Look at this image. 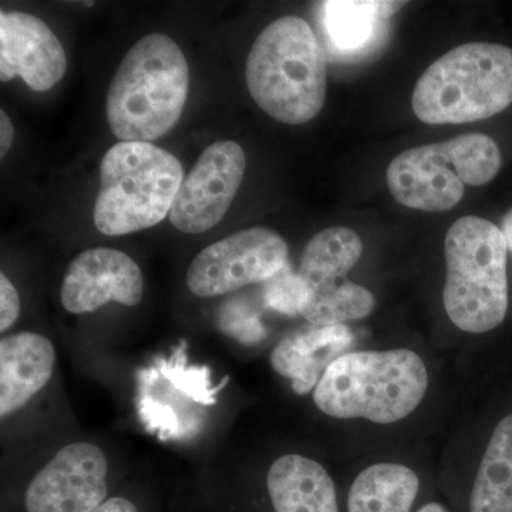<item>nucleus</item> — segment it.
I'll list each match as a JSON object with an SVG mask.
<instances>
[{
	"instance_id": "obj_1",
	"label": "nucleus",
	"mask_w": 512,
	"mask_h": 512,
	"mask_svg": "<svg viewBox=\"0 0 512 512\" xmlns=\"http://www.w3.org/2000/svg\"><path fill=\"white\" fill-rule=\"evenodd\" d=\"M190 69L171 37L153 33L138 40L120 63L107 93V121L126 143L165 136L183 116Z\"/></svg>"
},
{
	"instance_id": "obj_2",
	"label": "nucleus",
	"mask_w": 512,
	"mask_h": 512,
	"mask_svg": "<svg viewBox=\"0 0 512 512\" xmlns=\"http://www.w3.org/2000/svg\"><path fill=\"white\" fill-rule=\"evenodd\" d=\"M245 76L255 103L281 123H308L325 104V55L311 25L298 16L276 19L262 30Z\"/></svg>"
},
{
	"instance_id": "obj_3",
	"label": "nucleus",
	"mask_w": 512,
	"mask_h": 512,
	"mask_svg": "<svg viewBox=\"0 0 512 512\" xmlns=\"http://www.w3.org/2000/svg\"><path fill=\"white\" fill-rule=\"evenodd\" d=\"M427 384L426 366L412 350L346 353L326 369L313 402L336 419L390 424L417 409Z\"/></svg>"
},
{
	"instance_id": "obj_4",
	"label": "nucleus",
	"mask_w": 512,
	"mask_h": 512,
	"mask_svg": "<svg viewBox=\"0 0 512 512\" xmlns=\"http://www.w3.org/2000/svg\"><path fill=\"white\" fill-rule=\"evenodd\" d=\"M412 106L427 124L493 119L512 106V47L471 42L429 66L414 87Z\"/></svg>"
},
{
	"instance_id": "obj_5",
	"label": "nucleus",
	"mask_w": 512,
	"mask_h": 512,
	"mask_svg": "<svg viewBox=\"0 0 512 512\" xmlns=\"http://www.w3.org/2000/svg\"><path fill=\"white\" fill-rule=\"evenodd\" d=\"M444 306L468 333L490 332L504 322L510 303L508 251L503 231L485 218H460L448 229Z\"/></svg>"
},
{
	"instance_id": "obj_6",
	"label": "nucleus",
	"mask_w": 512,
	"mask_h": 512,
	"mask_svg": "<svg viewBox=\"0 0 512 512\" xmlns=\"http://www.w3.org/2000/svg\"><path fill=\"white\" fill-rule=\"evenodd\" d=\"M183 181V165L164 148L121 141L101 161L94 225L109 237L154 227L170 215Z\"/></svg>"
},
{
	"instance_id": "obj_7",
	"label": "nucleus",
	"mask_w": 512,
	"mask_h": 512,
	"mask_svg": "<svg viewBox=\"0 0 512 512\" xmlns=\"http://www.w3.org/2000/svg\"><path fill=\"white\" fill-rule=\"evenodd\" d=\"M288 264V245L272 229L252 227L215 242L195 256L187 272L188 289L214 298L266 282Z\"/></svg>"
},
{
	"instance_id": "obj_8",
	"label": "nucleus",
	"mask_w": 512,
	"mask_h": 512,
	"mask_svg": "<svg viewBox=\"0 0 512 512\" xmlns=\"http://www.w3.org/2000/svg\"><path fill=\"white\" fill-rule=\"evenodd\" d=\"M247 170L244 148L217 141L202 151L178 190L170 221L184 234H202L220 224L237 197Z\"/></svg>"
},
{
	"instance_id": "obj_9",
	"label": "nucleus",
	"mask_w": 512,
	"mask_h": 512,
	"mask_svg": "<svg viewBox=\"0 0 512 512\" xmlns=\"http://www.w3.org/2000/svg\"><path fill=\"white\" fill-rule=\"evenodd\" d=\"M456 137L399 154L386 178L394 200L407 208L443 212L463 200L467 174Z\"/></svg>"
},
{
	"instance_id": "obj_10",
	"label": "nucleus",
	"mask_w": 512,
	"mask_h": 512,
	"mask_svg": "<svg viewBox=\"0 0 512 512\" xmlns=\"http://www.w3.org/2000/svg\"><path fill=\"white\" fill-rule=\"evenodd\" d=\"M109 464L94 444L63 447L30 481L28 512H93L107 500Z\"/></svg>"
},
{
	"instance_id": "obj_11",
	"label": "nucleus",
	"mask_w": 512,
	"mask_h": 512,
	"mask_svg": "<svg viewBox=\"0 0 512 512\" xmlns=\"http://www.w3.org/2000/svg\"><path fill=\"white\" fill-rule=\"evenodd\" d=\"M143 292V274L131 256L113 248H92L67 268L60 298L66 311L83 315L111 301L136 306Z\"/></svg>"
},
{
	"instance_id": "obj_12",
	"label": "nucleus",
	"mask_w": 512,
	"mask_h": 512,
	"mask_svg": "<svg viewBox=\"0 0 512 512\" xmlns=\"http://www.w3.org/2000/svg\"><path fill=\"white\" fill-rule=\"evenodd\" d=\"M67 57L52 29L23 12L0 15V80L22 77L33 92L43 93L63 79Z\"/></svg>"
},
{
	"instance_id": "obj_13",
	"label": "nucleus",
	"mask_w": 512,
	"mask_h": 512,
	"mask_svg": "<svg viewBox=\"0 0 512 512\" xmlns=\"http://www.w3.org/2000/svg\"><path fill=\"white\" fill-rule=\"evenodd\" d=\"M55 346L45 336L20 332L0 342V416L22 409L52 379Z\"/></svg>"
},
{
	"instance_id": "obj_14",
	"label": "nucleus",
	"mask_w": 512,
	"mask_h": 512,
	"mask_svg": "<svg viewBox=\"0 0 512 512\" xmlns=\"http://www.w3.org/2000/svg\"><path fill=\"white\" fill-rule=\"evenodd\" d=\"M345 325L312 326L278 343L271 365L278 375L291 379L293 392L306 394L318 386L326 369L353 343Z\"/></svg>"
},
{
	"instance_id": "obj_15",
	"label": "nucleus",
	"mask_w": 512,
	"mask_h": 512,
	"mask_svg": "<svg viewBox=\"0 0 512 512\" xmlns=\"http://www.w3.org/2000/svg\"><path fill=\"white\" fill-rule=\"evenodd\" d=\"M268 493L275 512H339L328 471L298 454H288L272 464Z\"/></svg>"
},
{
	"instance_id": "obj_16",
	"label": "nucleus",
	"mask_w": 512,
	"mask_h": 512,
	"mask_svg": "<svg viewBox=\"0 0 512 512\" xmlns=\"http://www.w3.org/2000/svg\"><path fill=\"white\" fill-rule=\"evenodd\" d=\"M419 494V478L402 464L380 463L357 476L349 491V512H410ZM417 512H447L431 503Z\"/></svg>"
},
{
	"instance_id": "obj_17",
	"label": "nucleus",
	"mask_w": 512,
	"mask_h": 512,
	"mask_svg": "<svg viewBox=\"0 0 512 512\" xmlns=\"http://www.w3.org/2000/svg\"><path fill=\"white\" fill-rule=\"evenodd\" d=\"M362 254V239L353 229L332 227L315 235L303 251L298 272L308 296L346 282Z\"/></svg>"
},
{
	"instance_id": "obj_18",
	"label": "nucleus",
	"mask_w": 512,
	"mask_h": 512,
	"mask_svg": "<svg viewBox=\"0 0 512 512\" xmlns=\"http://www.w3.org/2000/svg\"><path fill=\"white\" fill-rule=\"evenodd\" d=\"M470 512H512V414L491 436L471 493Z\"/></svg>"
},
{
	"instance_id": "obj_19",
	"label": "nucleus",
	"mask_w": 512,
	"mask_h": 512,
	"mask_svg": "<svg viewBox=\"0 0 512 512\" xmlns=\"http://www.w3.org/2000/svg\"><path fill=\"white\" fill-rule=\"evenodd\" d=\"M403 5V2H325L326 35L340 52H356L372 39L379 19L389 18Z\"/></svg>"
},
{
	"instance_id": "obj_20",
	"label": "nucleus",
	"mask_w": 512,
	"mask_h": 512,
	"mask_svg": "<svg viewBox=\"0 0 512 512\" xmlns=\"http://www.w3.org/2000/svg\"><path fill=\"white\" fill-rule=\"evenodd\" d=\"M375 306V296L369 289L346 281L309 295L302 316L313 326L343 325L349 320L366 318Z\"/></svg>"
},
{
	"instance_id": "obj_21",
	"label": "nucleus",
	"mask_w": 512,
	"mask_h": 512,
	"mask_svg": "<svg viewBox=\"0 0 512 512\" xmlns=\"http://www.w3.org/2000/svg\"><path fill=\"white\" fill-rule=\"evenodd\" d=\"M308 301V288L299 274H293L285 266L278 275L266 281L264 302L268 308L284 315H302L303 306Z\"/></svg>"
},
{
	"instance_id": "obj_22",
	"label": "nucleus",
	"mask_w": 512,
	"mask_h": 512,
	"mask_svg": "<svg viewBox=\"0 0 512 512\" xmlns=\"http://www.w3.org/2000/svg\"><path fill=\"white\" fill-rule=\"evenodd\" d=\"M222 325L242 342H256L265 335V329L256 313L247 303H229L222 313Z\"/></svg>"
},
{
	"instance_id": "obj_23",
	"label": "nucleus",
	"mask_w": 512,
	"mask_h": 512,
	"mask_svg": "<svg viewBox=\"0 0 512 512\" xmlns=\"http://www.w3.org/2000/svg\"><path fill=\"white\" fill-rule=\"evenodd\" d=\"M19 313V293L9 278L2 274L0 275V330L5 332L12 328L13 323L19 318Z\"/></svg>"
},
{
	"instance_id": "obj_24",
	"label": "nucleus",
	"mask_w": 512,
	"mask_h": 512,
	"mask_svg": "<svg viewBox=\"0 0 512 512\" xmlns=\"http://www.w3.org/2000/svg\"><path fill=\"white\" fill-rule=\"evenodd\" d=\"M15 140V127L5 110L0 111V157H5Z\"/></svg>"
},
{
	"instance_id": "obj_25",
	"label": "nucleus",
	"mask_w": 512,
	"mask_h": 512,
	"mask_svg": "<svg viewBox=\"0 0 512 512\" xmlns=\"http://www.w3.org/2000/svg\"><path fill=\"white\" fill-rule=\"evenodd\" d=\"M93 512H138V510L136 505L128 501L127 498L113 497L104 501V503Z\"/></svg>"
},
{
	"instance_id": "obj_26",
	"label": "nucleus",
	"mask_w": 512,
	"mask_h": 512,
	"mask_svg": "<svg viewBox=\"0 0 512 512\" xmlns=\"http://www.w3.org/2000/svg\"><path fill=\"white\" fill-rule=\"evenodd\" d=\"M500 228L503 231L505 241H507L508 251L512 254V208L505 212Z\"/></svg>"
}]
</instances>
